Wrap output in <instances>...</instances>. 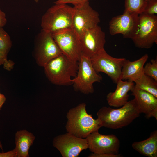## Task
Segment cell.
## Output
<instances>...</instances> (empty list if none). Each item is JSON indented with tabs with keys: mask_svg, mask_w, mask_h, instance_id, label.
I'll return each instance as SVG.
<instances>
[{
	"mask_svg": "<svg viewBox=\"0 0 157 157\" xmlns=\"http://www.w3.org/2000/svg\"><path fill=\"white\" fill-rule=\"evenodd\" d=\"M93 66L98 73H105L115 83L121 79L122 69L125 58H115L108 54L105 50L91 58Z\"/></svg>",
	"mask_w": 157,
	"mask_h": 157,
	"instance_id": "cell-8",
	"label": "cell"
},
{
	"mask_svg": "<svg viewBox=\"0 0 157 157\" xmlns=\"http://www.w3.org/2000/svg\"><path fill=\"white\" fill-rule=\"evenodd\" d=\"M65 128L67 133L77 137L85 138L90 133L102 127L99 120L88 113L86 104L82 103L69 110Z\"/></svg>",
	"mask_w": 157,
	"mask_h": 157,
	"instance_id": "cell-2",
	"label": "cell"
},
{
	"mask_svg": "<svg viewBox=\"0 0 157 157\" xmlns=\"http://www.w3.org/2000/svg\"><path fill=\"white\" fill-rule=\"evenodd\" d=\"M123 156L121 154H94L92 153L88 156L89 157H121Z\"/></svg>",
	"mask_w": 157,
	"mask_h": 157,
	"instance_id": "cell-27",
	"label": "cell"
},
{
	"mask_svg": "<svg viewBox=\"0 0 157 157\" xmlns=\"http://www.w3.org/2000/svg\"><path fill=\"white\" fill-rule=\"evenodd\" d=\"M0 157H16L15 149L5 152H0Z\"/></svg>",
	"mask_w": 157,
	"mask_h": 157,
	"instance_id": "cell-28",
	"label": "cell"
},
{
	"mask_svg": "<svg viewBox=\"0 0 157 157\" xmlns=\"http://www.w3.org/2000/svg\"><path fill=\"white\" fill-rule=\"evenodd\" d=\"M78 66L76 75L72 79L74 90L84 94L92 93L94 91L93 84L100 82L102 76L94 69L90 58L82 53Z\"/></svg>",
	"mask_w": 157,
	"mask_h": 157,
	"instance_id": "cell-5",
	"label": "cell"
},
{
	"mask_svg": "<svg viewBox=\"0 0 157 157\" xmlns=\"http://www.w3.org/2000/svg\"><path fill=\"white\" fill-rule=\"evenodd\" d=\"M11 46L10 36L2 27H0V52L7 55Z\"/></svg>",
	"mask_w": 157,
	"mask_h": 157,
	"instance_id": "cell-22",
	"label": "cell"
},
{
	"mask_svg": "<svg viewBox=\"0 0 157 157\" xmlns=\"http://www.w3.org/2000/svg\"><path fill=\"white\" fill-rule=\"evenodd\" d=\"M7 19L5 13L0 8V27H3L6 24Z\"/></svg>",
	"mask_w": 157,
	"mask_h": 157,
	"instance_id": "cell-29",
	"label": "cell"
},
{
	"mask_svg": "<svg viewBox=\"0 0 157 157\" xmlns=\"http://www.w3.org/2000/svg\"><path fill=\"white\" fill-rule=\"evenodd\" d=\"M74 7L67 4H55L42 16L41 26L42 29L51 34L73 27Z\"/></svg>",
	"mask_w": 157,
	"mask_h": 157,
	"instance_id": "cell-4",
	"label": "cell"
},
{
	"mask_svg": "<svg viewBox=\"0 0 157 157\" xmlns=\"http://www.w3.org/2000/svg\"><path fill=\"white\" fill-rule=\"evenodd\" d=\"M15 137L16 157H29V150L33 143L35 136L28 131L22 130L16 132Z\"/></svg>",
	"mask_w": 157,
	"mask_h": 157,
	"instance_id": "cell-18",
	"label": "cell"
},
{
	"mask_svg": "<svg viewBox=\"0 0 157 157\" xmlns=\"http://www.w3.org/2000/svg\"><path fill=\"white\" fill-rule=\"evenodd\" d=\"M148 58V55L146 54L133 61L126 59L122 69V80L133 81L143 74L144 65Z\"/></svg>",
	"mask_w": 157,
	"mask_h": 157,
	"instance_id": "cell-17",
	"label": "cell"
},
{
	"mask_svg": "<svg viewBox=\"0 0 157 157\" xmlns=\"http://www.w3.org/2000/svg\"><path fill=\"white\" fill-rule=\"evenodd\" d=\"M36 41L35 58L40 66L44 67L51 59L62 53L50 33L42 29Z\"/></svg>",
	"mask_w": 157,
	"mask_h": 157,
	"instance_id": "cell-9",
	"label": "cell"
},
{
	"mask_svg": "<svg viewBox=\"0 0 157 157\" xmlns=\"http://www.w3.org/2000/svg\"><path fill=\"white\" fill-rule=\"evenodd\" d=\"M139 15L124 11L122 15L113 17L109 24L110 34H121L124 38L131 39L138 30Z\"/></svg>",
	"mask_w": 157,
	"mask_h": 157,
	"instance_id": "cell-10",
	"label": "cell"
},
{
	"mask_svg": "<svg viewBox=\"0 0 157 157\" xmlns=\"http://www.w3.org/2000/svg\"><path fill=\"white\" fill-rule=\"evenodd\" d=\"M89 0H57L54 2V4H67L70 3L73 4L76 7H81L86 2H88Z\"/></svg>",
	"mask_w": 157,
	"mask_h": 157,
	"instance_id": "cell-26",
	"label": "cell"
},
{
	"mask_svg": "<svg viewBox=\"0 0 157 157\" xmlns=\"http://www.w3.org/2000/svg\"><path fill=\"white\" fill-rule=\"evenodd\" d=\"M143 72L157 81V58L152 59L144 66Z\"/></svg>",
	"mask_w": 157,
	"mask_h": 157,
	"instance_id": "cell-23",
	"label": "cell"
},
{
	"mask_svg": "<svg viewBox=\"0 0 157 157\" xmlns=\"http://www.w3.org/2000/svg\"><path fill=\"white\" fill-rule=\"evenodd\" d=\"M86 138L88 149L93 153L119 154L120 142L114 135H104L97 131L90 133Z\"/></svg>",
	"mask_w": 157,
	"mask_h": 157,
	"instance_id": "cell-13",
	"label": "cell"
},
{
	"mask_svg": "<svg viewBox=\"0 0 157 157\" xmlns=\"http://www.w3.org/2000/svg\"><path fill=\"white\" fill-rule=\"evenodd\" d=\"M7 56L0 52V65H3L6 69L10 71L13 69L14 63L11 60H8Z\"/></svg>",
	"mask_w": 157,
	"mask_h": 157,
	"instance_id": "cell-25",
	"label": "cell"
},
{
	"mask_svg": "<svg viewBox=\"0 0 157 157\" xmlns=\"http://www.w3.org/2000/svg\"><path fill=\"white\" fill-rule=\"evenodd\" d=\"M44 67L47 77L52 83L68 86L73 84L72 77L76 75L78 62L62 53L50 60Z\"/></svg>",
	"mask_w": 157,
	"mask_h": 157,
	"instance_id": "cell-3",
	"label": "cell"
},
{
	"mask_svg": "<svg viewBox=\"0 0 157 157\" xmlns=\"http://www.w3.org/2000/svg\"><path fill=\"white\" fill-rule=\"evenodd\" d=\"M139 17L138 30L131 39L138 48H150L157 43V16L143 13Z\"/></svg>",
	"mask_w": 157,
	"mask_h": 157,
	"instance_id": "cell-6",
	"label": "cell"
},
{
	"mask_svg": "<svg viewBox=\"0 0 157 157\" xmlns=\"http://www.w3.org/2000/svg\"><path fill=\"white\" fill-rule=\"evenodd\" d=\"M62 53L69 59L78 62L82 50L79 35L73 27L52 34Z\"/></svg>",
	"mask_w": 157,
	"mask_h": 157,
	"instance_id": "cell-7",
	"label": "cell"
},
{
	"mask_svg": "<svg viewBox=\"0 0 157 157\" xmlns=\"http://www.w3.org/2000/svg\"><path fill=\"white\" fill-rule=\"evenodd\" d=\"M6 100V98L5 96L0 92V110L2 107L4 103Z\"/></svg>",
	"mask_w": 157,
	"mask_h": 157,
	"instance_id": "cell-30",
	"label": "cell"
},
{
	"mask_svg": "<svg viewBox=\"0 0 157 157\" xmlns=\"http://www.w3.org/2000/svg\"><path fill=\"white\" fill-rule=\"evenodd\" d=\"M115 91L110 92L106 96V100L108 105L114 107H122L128 101V92L133 88L135 83L133 81H124L119 80L117 83Z\"/></svg>",
	"mask_w": 157,
	"mask_h": 157,
	"instance_id": "cell-16",
	"label": "cell"
},
{
	"mask_svg": "<svg viewBox=\"0 0 157 157\" xmlns=\"http://www.w3.org/2000/svg\"><path fill=\"white\" fill-rule=\"evenodd\" d=\"M146 3L145 0H125L124 12L139 15L143 13Z\"/></svg>",
	"mask_w": 157,
	"mask_h": 157,
	"instance_id": "cell-21",
	"label": "cell"
},
{
	"mask_svg": "<svg viewBox=\"0 0 157 157\" xmlns=\"http://www.w3.org/2000/svg\"><path fill=\"white\" fill-rule=\"evenodd\" d=\"M74 7L73 28L80 37L87 31L98 25L100 22L99 15L89 1L81 7Z\"/></svg>",
	"mask_w": 157,
	"mask_h": 157,
	"instance_id": "cell-11",
	"label": "cell"
},
{
	"mask_svg": "<svg viewBox=\"0 0 157 157\" xmlns=\"http://www.w3.org/2000/svg\"><path fill=\"white\" fill-rule=\"evenodd\" d=\"M53 145L63 157H77L82 151L88 149L86 138H79L67 132L55 137Z\"/></svg>",
	"mask_w": 157,
	"mask_h": 157,
	"instance_id": "cell-12",
	"label": "cell"
},
{
	"mask_svg": "<svg viewBox=\"0 0 157 157\" xmlns=\"http://www.w3.org/2000/svg\"><path fill=\"white\" fill-rule=\"evenodd\" d=\"M132 147L140 154L148 157H157V131L151 133L147 139L135 142L132 144Z\"/></svg>",
	"mask_w": 157,
	"mask_h": 157,
	"instance_id": "cell-19",
	"label": "cell"
},
{
	"mask_svg": "<svg viewBox=\"0 0 157 157\" xmlns=\"http://www.w3.org/2000/svg\"><path fill=\"white\" fill-rule=\"evenodd\" d=\"M0 148L2 150H3V146L0 141Z\"/></svg>",
	"mask_w": 157,
	"mask_h": 157,
	"instance_id": "cell-31",
	"label": "cell"
},
{
	"mask_svg": "<svg viewBox=\"0 0 157 157\" xmlns=\"http://www.w3.org/2000/svg\"><path fill=\"white\" fill-rule=\"evenodd\" d=\"M131 91L141 113H144L147 119L154 117L157 120V98L135 85Z\"/></svg>",
	"mask_w": 157,
	"mask_h": 157,
	"instance_id": "cell-15",
	"label": "cell"
},
{
	"mask_svg": "<svg viewBox=\"0 0 157 157\" xmlns=\"http://www.w3.org/2000/svg\"><path fill=\"white\" fill-rule=\"evenodd\" d=\"M34 1L36 3H38L39 1V0H34Z\"/></svg>",
	"mask_w": 157,
	"mask_h": 157,
	"instance_id": "cell-32",
	"label": "cell"
},
{
	"mask_svg": "<svg viewBox=\"0 0 157 157\" xmlns=\"http://www.w3.org/2000/svg\"><path fill=\"white\" fill-rule=\"evenodd\" d=\"M141 113L134 98L119 108L103 107L97 115L102 127L116 129L128 126Z\"/></svg>",
	"mask_w": 157,
	"mask_h": 157,
	"instance_id": "cell-1",
	"label": "cell"
},
{
	"mask_svg": "<svg viewBox=\"0 0 157 157\" xmlns=\"http://www.w3.org/2000/svg\"><path fill=\"white\" fill-rule=\"evenodd\" d=\"M136 88L152 94L157 98V81L144 73L133 80Z\"/></svg>",
	"mask_w": 157,
	"mask_h": 157,
	"instance_id": "cell-20",
	"label": "cell"
},
{
	"mask_svg": "<svg viewBox=\"0 0 157 157\" xmlns=\"http://www.w3.org/2000/svg\"><path fill=\"white\" fill-rule=\"evenodd\" d=\"M146 2V4L143 13L151 15L157 14V0H149Z\"/></svg>",
	"mask_w": 157,
	"mask_h": 157,
	"instance_id": "cell-24",
	"label": "cell"
},
{
	"mask_svg": "<svg viewBox=\"0 0 157 157\" xmlns=\"http://www.w3.org/2000/svg\"><path fill=\"white\" fill-rule=\"evenodd\" d=\"M80 38L82 53L90 58L105 50V34L99 25L87 31Z\"/></svg>",
	"mask_w": 157,
	"mask_h": 157,
	"instance_id": "cell-14",
	"label": "cell"
},
{
	"mask_svg": "<svg viewBox=\"0 0 157 157\" xmlns=\"http://www.w3.org/2000/svg\"><path fill=\"white\" fill-rule=\"evenodd\" d=\"M148 0H145V1H148Z\"/></svg>",
	"mask_w": 157,
	"mask_h": 157,
	"instance_id": "cell-33",
	"label": "cell"
}]
</instances>
